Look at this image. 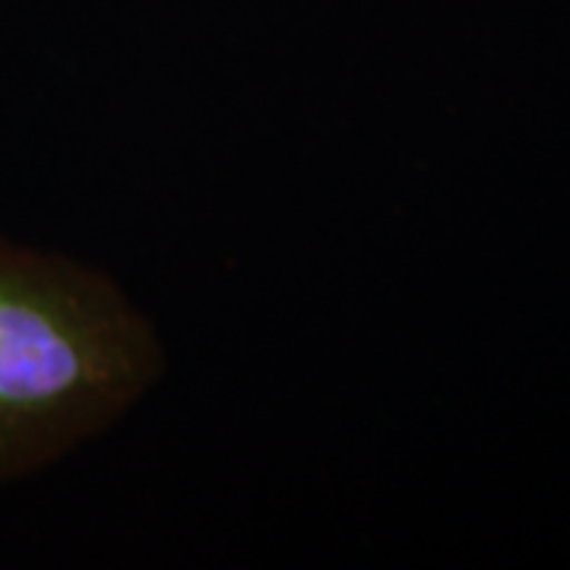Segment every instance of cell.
I'll return each mask as SVG.
<instances>
[{"instance_id":"1","label":"cell","mask_w":570,"mask_h":570,"mask_svg":"<svg viewBox=\"0 0 570 570\" xmlns=\"http://www.w3.org/2000/svg\"><path fill=\"white\" fill-rule=\"evenodd\" d=\"M163 371L156 326L111 276L0 235V485L108 431Z\"/></svg>"}]
</instances>
